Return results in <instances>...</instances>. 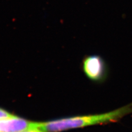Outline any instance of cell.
Instances as JSON below:
<instances>
[{"instance_id":"obj_2","label":"cell","mask_w":132,"mask_h":132,"mask_svg":"<svg viewBox=\"0 0 132 132\" xmlns=\"http://www.w3.org/2000/svg\"><path fill=\"white\" fill-rule=\"evenodd\" d=\"M81 69L89 80L97 84L104 82L109 74L106 62L98 55L85 56L81 61Z\"/></svg>"},{"instance_id":"obj_1","label":"cell","mask_w":132,"mask_h":132,"mask_svg":"<svg viewBox=\"0 0 132 132\" xmlns=\"http://www.w3.org/2000/svg\"><path fill=\"white\" fill-rule=\"evenodd\" d=\"M130 113H132V102L104 113L74 116L39 123L38 128L45 132H61L92 126L116 123Z\"/></svg>"},{"instance_id":"obj_5","label":"cell","mask_w":132,"mask_h":132,"mask_svg":"<svg viewBox=\"0 0 132 132\" xmlns=\"http://www.w3.org/2000/svg\"><path fill=\"white\" fill-rule=\"evenodd\" d=\"M19 132H45V131L40 129L39 128L35 127V128H30L20 131Z\"/></svg>"},{"instance_id":"obj_3","label":"cell","mask_w":132,"mask_h":132,"mask_svg":"<svg viewBox=\"0 0 132 132\" xmlns=\"http://www.w3.org/2000/svg\"><path fill=\"white\" fill-rule=\"evenodd\" d=\"M39 123L33 122L14 115L0 119V132H19L30 128H38Z\"/></svg>"},{"instance_id":"obj_4","label":"cell","mask_w":132,"mask_h":132,"mask_svg":"<svg viewBox=\"0 0 132 132\" xmlns=\"http://www.w3.org/2000/svg\"><path fill=\"white\" fill-rule=\"evenodd\" d=\"M11 115H12V114L7 112V111L0 108V119L11 116Z\"/></svg>"}]
</instances>
